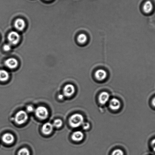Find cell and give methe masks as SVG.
Masks as SVG:
<instances>
[{"mask_svg": "<svg viewBox=\"0 0 155 155\" xmlns=\"http://www.w3.org/2000/svg\"><path fill=\"white\" fill-rule=\"evenodd\" d=\"M27 110L28 112H32L34 110V108L32 106H28L27 107Z\"/></svg>", "mask_w": 155, "mask_h": 155, "instance_id": "obj_22", "label": "cell"}, {"mask_svg": "<svg viewBox=\"0 0 155 155\" xmlns=\"http://www.w3.org/2000/svg\"><path fill=\"white\" fill-rule=\"evenodd\" d=\"M53 124L50 123H46L43 125L42 128V131L45 135H49L53 131Z\"/></svg>", "mask_w": 155, "mask_h": 155, "instance_id": "obj_8", "label": "cell"}, {"mask_svg": "<svg viewBox=\"0 0 155 155\" xmlns=\"http://www.w3.org/2000/svg\"><path fill=\"white\" fill-rule=\"evenodd\" d=\"M12 45L10 43L6 44L4 45L3 46V49L5 51H9L11 49Z\"/></svg>", "mask_w": 155, "mask_h": 155, "instance_id": "obj_20", "label": "cell"}, {"mask_svg": "<svg viewBox=\"0 0 155 155\" xmlns=\"http://www.w3.org/2000/svg\"><path fill=\"white\" fill-rule=\"evenodd\" d=\"M84 138V134L80 131H77L74 132L72 135V139L75 141H82Z\"/></svg>", "mask_w": 155, "mask_h": 155, "instance_id": "obj_13", "label": "cell"}, {"mask_svg": "<svg viewBox=\"0 0 155 155\" xmlns=\"http://www.w3.org/2000/svg\"><path fill=\"white\" fill-rule=\"evenodd\" d=\"M94 75L95 77L97 80L102 81L106 79L107 77V73L106 71L103 69H99L96 71Z\"/></svg>", "mask_w": 155, "mask_h": 155, "instance_id": "obj_7", "label": "cell"}, {"mask_svg": "<svg viewBox=\"0 0 155 155\" xmlns=\"http://www.w3.org/2000/svg\"><path fill=\"white\" fill-rule=\"evenodd\" d=\"M53 126L54 127L56 128H59L62 126L63 124V122L61 120L58 119L55 120L54 121Z\"/></svg>", "mask_w": 155, "mask_h": 155, "instance_id": "obj_18", "label": "cell"}, {"mask_svg": "<svg viewBox=\"0 0 155 155\" xmlns=\"http://www.w3.org/2000/svg\"><path fill=\"white\" fill-rule=\"evenodd\" d=\"M153 9V5L150 1H147L144 4L143 6V10L146 13H150Z\"/></svg>", "mask_w": 155, "mask_h": 155, "instance_id": "obj_14", "label": "cell"}, {"mask_svg": "<svg viewBox=\"0 0 155 155\" xmlns=\"http://www.w3.org/2000/svg\"><path fill=\"white\" fill-rule=\"evenodd\" d=\"M64 95L62 94H59V95H58V99H61V100L64 98Z\"/></svg>", "mask_w": 155, "mask_h": 155, "instance_id": "obj_24", "label": "cell"}, {"mask_svg": "<svg viewBox=\"0 0 155 155\" xmlns=\"http://www.w3.org/2000/svg\"><path fill=\"white\" fill-rule=\"evenodd\" d=\"M25 25V22L23 19L18 18L15 22V27L18 31H23Z\"/></svg>", "mask_w": 155, "mask_h": 155, "instance_id": "obj_12", "label": "cell"}, {"mask_svg": "<svg viewBox=\"0 0 155 155\" xmlns=\"http://www.w3.org/2000/svg\"><path fill=\"white\" fill-rule=\"evenodd\" d=\"M35 114L38 118L41 120H45L48 118L49 112L46 107L44 106H39L35 110Z\"/></svg>", "mask_w": 155, "mask_h": 155, "instance_id": "obj_3", "label": "cell"}, {"mask_svg": "<svg viewBox=\"0 0 155 155\" xmlns=\"http://www.w3.org/2000/svg\"><path fill=\"white\" fill-rule=\"evenodd\" d=\"M88 37L85 34H81L78 36L77 40L78 43L81 44H84L87 41Z\"/></svg>", "mask_w": 155, "mask_h": 155, "instance_id": "obj_16", "label": "cell"}, {"mask_svg": "<svg viewBox=\"0 0 155 155\" xmlns=\"http://www.w3.org/2000/svg\"><path fill=\"white\" fill-rule=\"evenodd\" d=\"M110 107L113 110H117L121 107V103L118 99L113 98L111 99L109 104Z\"/></svg>", "mask_w": 155, "mask_h": 155, "instance_id": "obj_11", "label": "cell"}, {"mask_svg": "<svg viewBox=\"0 0 155 155\" xmlns=\"http://www.w3.org/2000/svg\"><path fill=\"white\" fill-rule=\"evenodd\" d=\"M112 155H124V152L120 149H117L114 150Z\"/></svg>", "mask_w": 155, "mask_h": 155, "instance_id": "obj_19", "label": "cell"}, {"mask_svg": "<svg viewBox=\"0 0 155 155\" xmlns=\"http://www.w3.org/2000/svg\"><path fill=\"white\" fill-rule=\"evenodd\" d=\"M9 77V74L7 71L4 70H0V81L5 82L8 80Z\"/></svg>", "mask_w": 155, "mask_h": 155, "instance_id": "obj_15", "label": "cell"}, {"mask_svg": "<svg viewBox=\"0 0 155 155\" xmlns=\"http://www.w3.org/2000/svg\"><path fill=\"white\" fill-rule=\"evenodd\" d=\"M18 155H30L29 150L27 148H22L19 150Z\"/></svg>", "mask_w": 155, "mask_h": 155, "instance_id": "obj_17", "label": "cell"}, {"mask_svg": "<svg viewBox=\"0 0 155 155\" xmlns=\"http://www.w3.org/2000/svg\"><path fill=\"white\" fill-rule=\"evenodd\" d=\"M70 125L72 127L77 128L82 125L84 123L83 117L81 114H76L71 117L69 120Z\"/></svg>", "mask_w": 155, "mask_h": 155, "instance_id": "obj_1", "label": "cell"}, {"mask_svg": "<svg viewBox=\"0 0 155 155\" xmlns=\"http://www.w3.org/2000/svg\"><path fill=\"white\" fill-rule=\"evenodd\" d=\"M75 88L72 84H68L64 87V95L67 97H70L74 94Z\"/></svg>", "mask_w": 155, "mask_h": 155, "instance_id": "obj_6", "label": "cell"}, {"mask_svg": "<svg viewBox=\"0 0 155 155\" xmlns=\"http://www.w3.org/2000/svg\"><path fill=\"white\" fill-rule=\"evenodd\" d=\"M6 67L10 69L16 68L18 65L17 60L14 58H9L5 61Z\"/></svg>", "mask_w": 155, "mask_h": 155, "instance_id": "obj_5", "label": "cell"}, {"mask_svg": "<svg viewBox=\"0 0 155 155\" xmlns=\"http://www.w3.org/2000/svg\"><path fill=\"white\" fill-rule=\"evenodd\" d=\"M110 98V95L106 92H103L99 95V101L100 103L102 105H104L106 104Z\"/></svg>", "mask_w": 155, "mask_h": 155, "instance_id": "obj_9", "label": "cell"}, {"mask_svg": "<svg viewBox=\"0 0 155 155\" xmlns=\"http://www.w3.org/2000/svg\"><path fill=\"white\" fill-rule=\"evenodd\" d=\"M2 140L5 143L10 144L13 142L15 140L14 136L10 133H6L2 137Z\"/></svg>", "mask_w": 155, "mask_h": 155, "instance_id": "obj_10", "label": "cell"}, {"mask_svg": "<svg viewBox=\"0 0 155 155\" xmlns=\"http://www.w3.org/2000/svg\"><path fill=\"white\" fill-rule=\"evenodd\" d=\"M28 118V116L27 112L24 110H20L16 114L15 120L16 123L21 125L26 122Z\"/></svg>", "mask_w": 155, "mask_h": 155, "instance_id": "obj_2", "label": "cell"}, {"mask_svg": "<svg viewBox=\"0 0 155 155\" xmlns=\"http://www.w3.org/2000/svg\"><path fill=\"white\" fill-rule=\"evenodd\" d=\"M47 1H49V0H47Z\"/></svg>", "mask_w": 155, "mask_h": 155, "instance_id": "obj_26", "label": "cell"}, {"mask_svg": "<svg viewBox=\"0 0 155 155\" xmlns=\"http://www.w3.org/2000/svg\"><path fill=\"white\" fill-rule=\"evenodd\" d=\"M151 146L153 147V151L155 152V139H153L151 142Z\"/></svg>", "mask_w": 155, "mask_h": 155, "instance_id": "obj_23", "label": "cell"}, {"mask_svg": "<svg viewBox=\"0 0 155 155\" xmlns=\"http://www.w3.org/2000/svg\"><path fill=\"white\" fill-rule=\"evenodd\" d=\"M20 39V36L17 32L12 31L9 34L8 39L10 45H16L19 43Z\"/></svg>", "mask_w": 155, "mask_h": 155, "instance_id": "obj_4", "label": "cell"}, {"mask_svg": "<svg viewBox=\"0 0 155 155\" xmlns=\"http://www.w3.org/2000/svg\"><path fill=\"white\" fill-rule=\"evenodd\" d=\"M83 129L84 130H88L89 129L90 127V124L89 123L87 122L84 123L82 124Z\"/></svg>", "mask_w": 155, "mask_h": 155, "instance_id": "obj_21", "label": "cell"}, {"mask_svg": "<svg viewBox=\"0 0 155 155\" xmlns=\"http://www.w3.org/2000/svg\"><path fill=\"white\" fill-rule=\"evenodd\" d=\"M152 104H153V106L155 107V97L153 99V101H152Z\"/></svg>", "mask_w": 155, "mask_h": 155, "instance_id": "obj_25", "label": "cell"}]
</instances>
